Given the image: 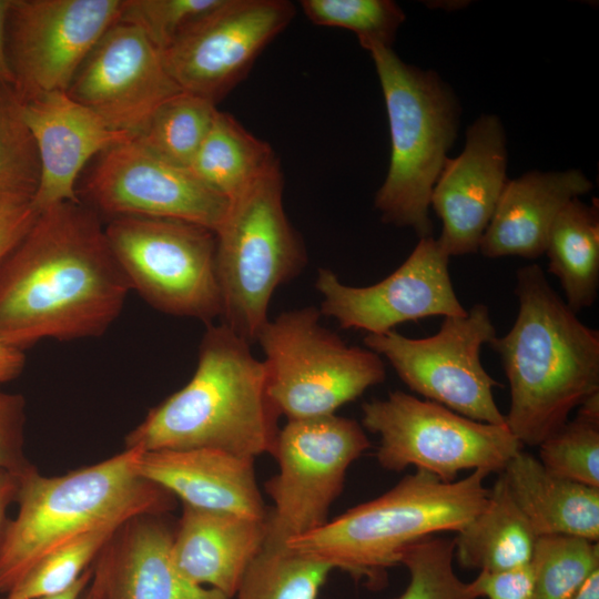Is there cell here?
I'll list each match as a JSON object with an SVG mask.
<instances>
[{"mask_svg": "<svg viewBox=\"0 0 599 599\" xmlns=\"http://www.w3.org/2000/svg\"><path fill=\"white\" fill-rule=\"evenodd\" d=\"M489 474L475 469L445 483L417 469L379 497L288 539L285 546L379 590L387 585V570L399 564L408 546L437 532H457L485 507L490 489L484 481Z\"/></svg>", "mask_w": 599, "mask_h": 599, "instance_id": "obj_5", "label": "cell"}, {"mask_svg": "<svg viewBox=\"0 0 599 599\" xmlns=\"http://www.w3.org/2000/svg\"><path fill=\"white\" fill-rule=\"evenodd\" d=\"M454 539L428 536L408 546L399 564L409 572L405 591L396 599H477L471 583L454 571Z\"/></svg>", "mask_w": 599, "mask_h": 599, "instance_id": "obj_33", "label": "cell"}, {"mask_svg": "<svg viewBox=\"0 0 599 599\" xmlns=\"http://www.w3.org/2000/svg\"><path fill=\"white\" fill-rule=\"evenodd\" d=\"M501 474L537 537L565 535L598 542L599 488L556 476L521 450Z\"/></svg>", "mask_w": 599, "mask_h": 599, "instance_id": "obj_24", "label": "cell"}, {"mask_svg": "<svg viewBox=\"0 0 599 599\" xmlns=\"http://www.w3.org/2000/svg\"><path fill=\"white\" fill-rule=\"evenodd\" d=\"M507 181L505 129L497 115L483 114L467 129L463 152L446 160L430 195L443 224L436 240L448 257L478 252Z\"/></svg>", "mask_w": 599, "mask_h": 599, "instance_id": "obj_18", "label": "cell"}, {"mask_svg": "<svg viewBox=\"0 0 599 599\" xmlns=\"http://www.w3.org/2000/svg\"><path fill=\"white\" fill-rule=\"evenodd\" d=\"M367 51L390 133L389 166L374 205L383 222L432 236L430 195L457 135L459 103L439 75L405 63L392 47L373 44Z\"/></svg>", "mask_w": 599, "mask_h": 599, "instance_id": "obj_6", "label": "cell"}, {"mask_svg": "<svg viewBox=\"0 0 599 599\" xmlns=\"http://www.w3.org/2000/svg\"><path fill=\"white\" fill-rule=\"evenodd\" d=\"M38 214L31 203L0 209V261L24 236Z\"/></svg>", "mask_w": 599, "mask_h": 599, "instance_id": "obj_39", "label": "cell"}, {"mask_svg": "<svg viewBox=\"0 0 599 599\" xmlns=\"http://www.w3.org/2000/svg\"><path fill=\"white\" fill-rule=\"evenodd\" d=\"M94 566V565H93ZM93 566L84 572V575L69 589L40 599H82L93 576ZM0 599H6L0 598Z\"/></svg>", "mask_w": 599, "mask_h": 599, "instance_id": "obj_43", "label": "cell"}, {"mask_svg": "<svg viewBox=\"0 0 599 599\" xmlns=\"http://www.w3.org/2000/svg\"><path fill=\"white\" fill-rule=\"evenodd\" d=\"M369 447L354 419L335 414L287 419L272 454L280 470L265 485L274 508L267 516L264 544L285 546L288 539L324 525L349 465Z\"/></svg>", "mask_w": 599, "mask_h": 599, "instance_id": "obj_11", "label": "cell"}, {"mask_svg": "<svg viewBox=\"0 0 599 599\" xmlns=\"http://www.w3.org/2000/svg\"><path fill=\"white\" fill-rule=\"evenodd\" d=\"M124 0H12L8 55L22 99L68 91Z\"/></svg>", "mask_w": 599, "mask_h": 599, "instance_id": "obj_14", "label": "cell"}, {"mask_svg": "<svg viewBox=\"0 0 599 599\" xmlns=\"http://www.w3.org/2000/svg\"><path fill=\"white\" fill-rule=\"evenodd\" d=\"M280 164L273 149L231 114L217 111L189 170L230 201Z\"/></svg>", "mask_w": 599, "mask_h": 599, "instance_id": "obj_27", "label": "cell"}, {"mask_svg": "<svg viewBox=\"0 0 599 599\" xmlns=\"http://www.w3.org/2000/svg\"><path fill=\"white\" fill-rule=\"evenodd\" d=\"M22 476L0 473V545L8 525V511L16 504Z\"/></svg>", "mask_w": 599, "mask_h": 599, "instance_id": "obj_40", "label": "cell"}, {"mask_svg": "<svg viewBox=\"0 0 599 599\" xmlns=\"http://www.w3.org/2000/svg\"><path fill=\"white\" fill-rule=\"evenodd\" d=\"M277 164L231 201L214 231L221 323L250 344L267 323L274 292L297 277L307 252L283 204Z\"/></svg>", "mask_w": 599, "mask_h": 599, "instance_id": "obj_7", "label": "cell"}, {"mask_svg": "<svg viewBox=\"0 0 599 599\" xmlns=\"http://www.w3.org/2000/svg\"><path fill=\"white\" fill-rule=\"evenodd\" d=\"M540 463L556 476L599 488V420L577 413L540 445Z\"/></svg>", "mask_w": 599, "mask_h": 599, "instance_id": "obj_35", "label": "cell"}, {"mask_svg": "<svg viewBox=\"0 0 599 599\" xmlns=\"http://www.w3.org/2000/svg\"><path fill=\"white\" fill-rule=\"evenodd\" d=\"M22 115L40 164L39 184L31 202L38 213L63 202H80L75 182L87 162L133 138L110 128L65 91L22 99Z\"/></svg>", "mask_w": 599, "mask_h": 599, "instance_id": "obj_19", "label": "cell"}, {"mask_svg": "<svg viewBox=\"0 0 599 599\" xmlns=\"http://www.w3.org/2000/svg\"><path fill=\"white\" fill-rule=\"evenodd\" d=\"M278 416L264 362L226 325L211 323L191 379L151 408L124 445L141 451L206 448L255 459L273 454Z\"/></svg>", "mask_w": 599, "mask_h": 599, "instance_id": "obj_3", "label": "cell"}, {"mask_svg": "<svg viewBox=\"0 0 599 599\" xmlns=\"http://www.w3.org/2000/svg\"><path fill=\"white\" fill-rule=\"evenodd\" d=\"M548 270L561 284L567 305L579 312L590 307L599 287V210L597 201H569L548 233Z\"/></svg>", "mask_w": 599, "mask_h": 599, "instance_id": "obj_26", "label": "cell"}, {"mask_svg": "<svg viewBox=\"0 0 599 599\" xmlns=\"http://www.w3.org/2000/svg\"><path fill=\"white\" fill-rule=\"evenodd\" d=\"M26 399L0 388V473L23 476L35 467L24 450Z\"/></svg>", "mask_w": 599, "mask_h": 599, "instance_id": "obj_37", "label": "cell"}, {"mask_svg": "<svg viewBox=\"0 0 599 599\" xmlns=\"http://www.w3.org/2000/svg\"><path fill=\"white\" fill-rule=\"evenodd\" d=\"M362 413L363 427L379 436L378 464L390 471L413 465L445 483L465 469L500 474L522 446L507 425L477 422L402 390L364 403Z\"/></svg>", "mask_w": 599, "mask_h": 599, "instance_id": "obj_10", "label": "cell"}, {"mask_svg": "<svg viewBox=\"0 0 599 599\" xmlns=\"http://www.w3.org/2000/svg\"><path fill=\"white\" fill-rule=\"evenodd\" d=\"M24 364V351L0 341V386L17 378Z\"/></svg>", "mask_w": 599, "mask_h": 599, "instance_id": "obj_41", "label": "cell"}, {"mask_svg": "<svg viewBox=\"0 0 599 599\" xmlns=\"http://www.w3.org/2000/svg\"><path fill=\"white\" fill-rule=\"evenodd\" d=\"M449 257L433 236L420 237L405 262L369 286H349L328 268H319L315 287L322 315L345 329L385 334L409 321L464 316L448 271Z\"/></svg>", "mask_w": 599, "mask_h": 599, "instance_id": "obj_16", "label": "cell"}, {"mask_svg": "<svg viewBox=\"0 0 599 599\" xmlns=\"http://www.w3.org/2000/svg\"><path fill=\"white\" fill-rule=\"evenodd\" d=\"M536 540L500 473L485 507L457 531L454 542L461 567L501 572L529 565Z\"/></svg>", "mask_w": 599, "mask_h": 599, "instance_id": "obj_25", "label": "cell"}, {"mask_svg": "<svg viewBox=\"0 0 599 599\" xmlns=\"http://www.w3.org/2000/svg\"><path fill=\"white\" fill-rule=\"evenodd\" d=\"M591 189V181L576 169L531 171L508 180L478 251L489 258L541 256L557 214L569 201Z\"/></svg>", "mask_w": 599, "mask_h": 599, "instance_id": "obj_23", "label": "cell"}, {"mask_svg": "<svg viewBox=\"0 0 599 599\" xmlns=\"http://www.w3.org/2000/svg\"><path fill=\"white\" fill-rule=\"evenodd\" d=\"M104 232L131 290L153 308L206 325L221 319L214 231L181 220L121 216Z\"/></svg>", "mask_w": 599, "mask_h": 599, "instance_id": "obj_9", "label": "cell"}, {"mask_svg": "<svg viewBox=\"0 0 599 599\" xmlns=\"http://www.w3.org/2000/svg\"><path fill=\"white\" fill-rule=\"evenodd\" d=\"M123 525L98 528L52 550L4 598L40 599L69 589L95 564Z\"/></svg>", "mask_w": 599, "mask_h": 599, "instance_id": "obj_32", "label": "cell"}, {"mask_svg": "<svg viewBox=\"0 0 599 599\" xmlns=\"http://www.w3.org/2000/svg\"><path fill=\"white\" fill-rule=\"evenodd\" d=\"M84 190L90 207L111 219H172L212 231L231 205L189 169L159 159L133 138L101 153Z\"/></svg>", "mask_w": 599, "mask_h": 599, "instance_id": "obj_15", "label": "cell"}, {"mask_svg": "<svg viewBox=\"0 0 599 599\" xmlns=\"http://www.w3.org/2000/svg\"><path fill=\"white\" fill-rule=\"evenodd\" d=\"M136 448L60 476L23 475L0 545V593L45 555L90 531L172 509L173 496L138 470Z\"/></svg>", "mask_w": 599, "mask_h": 599, "instance_id": "obj_4", "label": "cell"}, {"mask_svg": "<svg viewBox=\"0 0 599 599\" xmlns=\"http://www.w3.org/2000/svg\"><path fill=\"white\" fill-rule=\"evenodd\" d=\"M12 0H0V80L14 85L7 45V24Z\"/></svg>", "mask_w": 599, "mask_h": 599, "instance_id": "obj_42", "label": "cell"}, {"mask_svg": "<svg viewBox=\"0 0 599 599\" xmlns=\"http://www.w3.org/2000/svg\"><path fill=\"white\" fill-rule=\"evenodd\" d=\"M294 13L286 0H222L162 51L166 70L182 91L216 104Z\"/></svg>", "mask_w": 599, "mask_h": 599, "instance_id": "obj_13", "label": "cell"}, {"mask_svg": "<svg viewBox=\"0 0 599 599\" xmlns=\"http://www.w3.org/2000/svg\"><path fill=\"white\" fill-rule=\"evenodd\" d=\"M510 331L490 345L510 387L506 425L521 445L539 446L599 392V333L583 324L536 264L518 270Z\"/></svg>", "mask_w": 599, "mask_h": 599, "instance_id": "obj_2", "label": "cell"}, {"mask_svg": "<svg viewBox=\"0 0 599 599\" xmlns=\"http://www.w3.org/2000/svg\"><path fill=\"white\" fill-rule=\"evenodd\" d=\"M130 291L99 214L81 201L60 203L0 261V341L24 351L102 336Z\"/></svg>", "mask_w": 599, "mask_h": 599, "instance_id": "obj_1", "label": "cell"}, {"mask_svg": "<svg viewBox=\"0 0 599 599\" xmlns=\"http://www.w3.org/2000/svg\"><path fill=\"white\" fill-rule=\"evenodd\" d=\"M222 0H124L119 20L138 27L161 51Z\"/></svg>", "mask_w": 599, "mask_h": 599, "instance_id": "obj_36", "label": "cell"}, {"mask_svg": "<svg viewBox=\"0 0 599 599\" xmlns=\"http://www.w3.org/2000/svg\"><path fill=\"white\" fill-rule=\"evenodd\" d=\"M40 164L16 87L0 80V209L31 203Z\"/></svg>", "mask_w": 599, "mask_h": 599, "instance_id": "obj_29", "label": "cell"}, {"mask_svg": "<svg viewBox=\"0 0 599 599\" xmlns=\"http://www.w3.org/2000/svg\"><path fill=\"white\" fill-rule=\"evenodd\" d=\"M139 473L183 505L267 519L254 458L216 449L141 451Z\"/></svg>", "mask_w": 599, "mask_h": 599, "instance_id": "obj_20", "label": "cell"}, {"mask_svg": "<svg viewBox=\"0 0 599 599\" xmlns=\"http://www.w3.org/2000/svg\"><path fill=\"white\" fill-rule=\"evenodd\" d=\"M181 91L162 51L138 27L119 20L87 57L67 93L110 128L134 138L156 108Z\"/></svg>", "mask_w": 599, "mask_h": 599, "instance_id": "obj_17", "label": "cell"}, {"mask_svg": "<svg viewBox=\"0 0 599 599\" xmlns=\"http://www.w3.org/2000/svg\"><path fill=\"white\" fill-rule=\"evenodd\" d=\"M495 337L488 307L475 304L464 316L444 317L433 336L409 338L389 331L367 334L364 344L386 358L399 378L428 400L477 422L506 425L493 394L500 384L480 361L483 345Z\"/></svg>", "mask_w": 599, "mask_h": 599, "instance_id": "obj_12", "label": "cell"}, {"mask_svg": "<svg viewBox=\"0 0 599 599\" xmlns=\"http://www.w3.org/2000/svg\"><path fill=\"white\" fill-rule=\"evenodd\" d=\"M529 566L534 599H571L599 569V542L565 535L539 536Z\"/></svg>", "mask_w": 599, "mask_h": 599, "instance_id": "obj_31", "label": "cell"}, {"mask_svg": "<svg viewBox=\"0 0 599 599\" xmlns=\"http://www.w3.org/2000/svg\"><path fill=\"white\" fill-rule=\"evenodd\" d=\"M470 583L478 598L534 599V576L529 565L501 572L479 571Z\"/></svg>", "mask_w": 599, "mask_h": 599, "instance_id": "obj_38", "label": "cell"}, {"mask_svg": "<svg viewBox=\"0 0 599 599\" xmlns=\"http://www.w3.org/2000/svg\"><path fill=\"white\" fill-rule=\"evenodd\" d=\"M172 538L161 516L126 521L97 559L103 571L104 599H231L179 571L171 555Z\"/></svg>", "mask_w": 599, "mask_h": 599, "instance_id": "obj_21", "label": "cell"}, {"mask_svg": "<svg viewBox=\"0 0 599 599\" xmlns=\"http://www.w3.org/2000/svg\"><path fill=\"white\" fill-rule=\"evenodd\" d=\"M82 599H104L103 571L98 560L93 566V576Z\"/></svg>", "mask_w": 599, "mask_h": 599, "instance_id": "obj_44", "label": "cell"}, {"mask_svg": "<svg viewBox=\"0 0 599 599\" xmlns=\"http://www.w3.org/2000/svg\"><path fill=\"white\" fill-rule=\"evenodd\" d=\"M301 7L315 24L353 31L365 50L373 44L392 47L405 20L402 8L390 0H302Z\"/></svg>", "mask_w": 599, "mask_h": 599, "instance_id": "obj_34", "label": "cell"}, {"mask_svg": "<svg viewBox=\"0 0 599 599\" xmlns=\"http://www.w3.org/2000/svg\"><path fill=\"white\" fill-rule=\"evenodd\" d=\"M571 599H599V569L585 580Z\"/></svg>", "mask_w": 599, "mask_h": 599, "instance_id": "obj_45", "label": "cell"}, {"mask_svg": "<svg viewBox=\"0 0 599 599\" xmlns=\"http://www.w3.org/2000/svg\"><path fill=\"white\" fill-rule=\"evenodd\" d=\"M321 316L314 306L283 312L256 338L265 355L267 394L287 419L333 415L386 377L378 354L347 345L322 326Z\"/></svg>", "mask_w": 599, "mask_h": 599, "instance_id": "obj_8", "label": "cell"}, {"mask_svg": "<svg viewBox=\"0 0 599 599\" xmlns=\"http://www.w3.org/2000/svg\"><path fill=\"white\" fill-rule=\"evenodd\" d=\"M266 520L183 505L172 538V559L191 582L232 598L263 548Z\"/></svg>", "mask_w": 599, "mask_h": 599, "instance_id": "obj_22", "label": "cell"}, {"mask_svg": "<svg viewBox=\"0 0 599 599\" xmlns=\"http://www.w3.org/2000/svg\"><path fill=\"white\" fill-rule=\"evenodd\" d=\"M217 111L211 101L181 91L162 102L133 139L159 159L189 169Z\"/></svg>", "mask_w": 599, "mask_h": 599, "instance_id": "obj_28", "label": "cell"}, {"mask_svg": "<svg viewBox=\"0 0 599 599\" xmlns=\"http://www.w3.org/2000/svg\"><path fill=\"white\" fill-rule=\"evenodd\" d=\"M333 568L286 546L263 545L246 569L237 599H317Z\"/></svg>", "mask_w": 599, "mask_h": 599, "instance_id": "obj_30", "label": "cell"}]
</instances>
